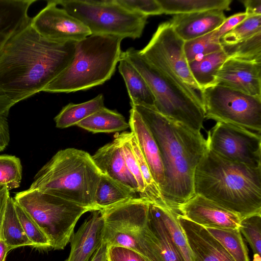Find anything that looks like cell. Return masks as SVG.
Listing matches in <instances>:
<instances>
[{"label": "cell", "mask_w": 261, "mask_h": 261, "mask_svg": "<svg viewBox=\"0 0 261 261\" xmlns=\"http://www.w3.org/2000/svg\"><path fill=\"white\" fill-rule=\"evenodd\" d=\"M76 42L46 39L30 23L0 55V93L15 105L42 91L70 64Z\"/></svg>", "instance_id": "obj_1"}, {"label": "cell", "mask_w": 261, "mask_h": 261, "mask_svg": "<svg viewBox=\"0 0 261 261\" xmlns=\"http://www.w3.org/2000/svg\"><path fill=\"white\" fill-rule=\"evenodd\" d=\"M159 147L164 168L165 185L162 197L166 205L177 212L194 195L196 168L207 150L200 132L159 113L154 107L135 105Z\"/></svg>", "instance_id": "obj_2"}, {"label": "cell", "mask_w": 261, "mask_h": 261, "mask_svg": "<svg viewBox=\"0 0 261 261\" xmlns=\"http://www.w3.org/2000/svg\"><path fill=\"white\" fill-rule=\"evenodd\" d=\"M194 191L241 220L261 214V167L231 162L207 148L195 171Z\"/></svg>", "instance_id": "obj_3"}, {"label": "cell", "mask_w": 261, "mask_h": 261, "mask_svg": "<svg viewBox=\"0 0 261 261\" xmlns=\"http://www.w3.org/2000/svg\"><path fill=\"white\" fill-rule=\"evenodd\" d=\"M101 174L91 155L68 148L58 151L36 173L30 190L56 196L95 210L94 198Z\"/></svg>", "instance_id": "obj_4"}, {"label": "cell", "mask_w": 261, "mask_h": 261, "mask_svg": "<svg viewBox=\"0 0 261 261\" xmlns=\"http://www.w3.org/2000/svg\"><path fill=\"white\" fill-rule=\"evenodd\" d=\"M123 39L91 35L78 41L70 64L42 91L70 93L102 85L111 79L120 59Z\"/></svg>", "instance_id": "obj_5"}, {"label": "cell", "mask_w": 261, "mask_h": 261, "mask_svg": "<svg viewBox=\"0 0 261 261\" xmlns=\"http://www.w3.org/2000/svg\"><path fill=\"white\" fill-rule=\"evenodd\" d=\"M139 72L154 98V108L161 114L192 130L200 132L205 119L204 109L189 96L175 83L159 70L140 54L129 48L122 51Z\"/></svg>", "instance_id": "obj_6"}, {"label": "cell", "mask_w": 261, "mask_h": 261, "mask_svg": "<svg viewBox=\"0 0 261 261\" xmlns=\"http://www.w3.org/2000/svg\"><path fill=\"white\" fill-rule=\"evenodd\" d=\"M14 201L37 224L49 241L51 248L64 249L70 242L75 225L87 208L36 190L16 193Z\"/></svg>", "instance_id": "obj_7"}, {"label": "cell", "mask_w": 261, "mask_h": 261, "mask_svg": "<svg viewBox=\"0 0 261 261\" xmlns=\"http://www.w3.org/2000/svg\"><path fill=\"white\" fill-rule=\"evenodd\" d=\"M54 1L86 25L91 35L139 38L148 17L127 9L116 0Z\"/></svg>", "instance_id": "obj_8"}, {"label": "cell", "mask_w": 261, "mask_h": 261, "mask_svg": "<svg viewBox=\"0 0 261 261\" xmlns=\"http://www.w3.org/2000/svg\"><path fill=\"white\" fill-rule=\"evenodd\" d=\"M150 202L138 198L101 211L104 220L103 242L134 250L148 261H158L148 225Z\"/></svg>", "instance_id": "obj_9"}, {"label": "cell", "mask_w": 261, "mask_h": 261, "mask_svg": "<svg viewBox=\"0 0 261 261\" xmlns=\"http://www.w3.org/2000/svg\"><path fill=\"white\" fill-rule=\"evenodd\" d=\"M182 40L169 22L160 24L141 55L175 83L204 110L201 89L191 73Z\"/></svg>", "instance_id": "obj_10"}, {"label": "cell", "mask_w": 261, "mask_h": 261, "mask_svg": "<svg viewBox=\"0 0 261 261\" xmlns=\"http://www.w3.org/2000/svg\"><path fill=\"white\" fill-rule=\"evenodd\" d=\"M205 119L260 134L261 97L215 85L202 90Z\"/></svg>", "instance_id": "obj_11"}, {"label": "cell", "mask_w": 261, "mask_h": 261, "mask_svg": "<svg viewBox=\"0 0 261 261\" xmlns=\"http://www.w3.org/2000/svg\"><path fill=\"white\" fill-rule=\"evenodd\" d=\"M207 148L225 160L252 167H261L260 134L217 122L207 132Z\"/></svg>", "instance_id": "obj_12"}, {"label": "cell", "mask_w": 261, "mask_h": 261, "mask_svg": "<svg viewBox=\"0 0 261 261\" xmlns=\"http://www.w3.org/2000/svg\"><path fill=\"white\" fill-rule=\"evenodd\" d=\"M31 24L42 37L56 42H78L91 35L81 21L60 8L54 0L32 18Z\"/></svg>", "instance_id": "obj_13"}, {"label": "cell", "mask_w": 261, "mask_h": 261, "mask_svg": "<svg viewBox=\"0 0 261 261\" xmlns=\"http://www.w3.org/2000/svg\"><path fill=\"white\" fill-rule=\"evenodd\" d=\"M177 212L187 219L206 228H239L241 221L238 215L197 194L180 205Z\"/></svg>", "instance_id": "obj_14"}, {"label": "cell", "mask_w": 261, "mask_h": 261, "mask_svg": "<svg viewBox=\"0 0 261 261\" xmlns=\"http://www.w3.org/2000/svg\"><path fill=\"white\" fill-rule=\"evenodd\" d=\"M215 85L261 97V63L228 58L216 73Z\"/></svg>", "instance_id": "obj_15"}, {"label": "cell", "mask_w": 261, "mask_h": 261, "mask_svg": "<svg viewBox=\"0 0 261 261\" xmlns=\"http://www.w3.org/2000/svg\"><path fill=\"white\" fill-rule=\"evenodd\" d=\"M176 217L185 234L194 261H234L205 227L187 219L178 212Z\"/></svg>", "instance_id": "obj_16"}, {"label": "cell", "mask_w": 261, "mask_h": 261, "mask_svg": "<svg viewBox=\"0 0 261 261\" xmlns=\"http://www.w3.org/2000/svg\"><path fill=\"white\" fill-rule=\"evenodd\" d=\"M104 220L100 211H94L71 237L70 251L65 261H90L103 243Z\"/></svg>", "instance_id": "obj_17"}, {"label": "cell", "mask_w": 261, "mask_h": 261, "mask_svg": "<svg viewBox=\"0 0 261 261\" xmlns=\"http://www.w3.org/2000/svg\"><path fill=\"white\" fill-rule=\"evenodd\" d=\"M91 158L101 174L121 184L139 195L138 185L126 166L117 138L115 137L113 141L99 148Z\"/></svg>", "instance_id": "obj_18"}, {"label": "cell", "mask_w": 261, "mask_h": 261, "mask_svg": "<svg viewBox=\"0 0 261 261\" xmlns=\"http://www.w3.org/2000/svg\"><path fill=\"white\" fill-rule=\"evenodd\" d=\"M128 123L162 196L165 185V172L157 143L141 116L132 108Z\"/></svg>", "instance_id": "obj_19"}, {"label": "cell", "mask_w": 261, "mask_h": 261, "mask_svg": "<svg viewBox=\"0 0 261 261\" xmlns=\"http://www.w3.org/2000/svg\"><path fill=\"white\" fill-rule=\"evenodd\" d=\"M224 11L211 10L173 15L169 21L175 33L184 41L208 34L225 20Z\"/></svg>", "instance_id": "obj_20"}, {"label": "cell", "mask_w": 261, "mask_h": 261, "mask_svg": "<svg viewBox=\"0 0 261 261\" xmlns=\"http://www.w3.org/2000/svg\"><path fill=\"white\" fill-rule=\"evenodd\" d=\"M36 0H0V55L7 42L29 24L31 5Z\"/></svg>", "instance_id": "obj_21"}, {"label": "cell", "mask_w": 261, "mask_h": 261, "mask_svg": "<svg viewBox=\"0 0 261 261\" xmlns=\"http://www.w3.org/2000/svg\"><path fill=\"white\" fill-rule=\"evenodd\" d=\"M148 225L154 248L161 261H184L162 219L158 204L149 203Z\"/></svg>", "instance_id": "obj_22"}, {"label": "cell", "mask_w": 261, "mask_h": 261, "mask_svg": "<svg viewBox=\"0 0 261 261\" xmlns=\"http://www.w3.org/2000/svg\"><path fill=\"white\" fill-rule=\"evenodd\" d=\"M119 63L118 70L125 82L130 106L143 105L154 107L153 95L142 75L122 55Z\"/></svg>", "instance_id": "obj_23"}, {"label": "cell", "mask_w": 261, "mask_h": 261, "mask_svg": "<svg viewBox=\"0 0 261 261\" xmlns=\"http://www.w3.org/2000/svg\"><path fill=\"white\" fill-rule=\"evenodd\" d=\"M138 195L127 187L101 174L94 198L95 210L103 211L140 198Z\"/></svg>", "instance_id": "obj_24"}, {"label": "cell", "mask_w": 261, "mask_h": 261, "mask_svg": "<svg viewBox=\"0 0 261 261\" xmlns=\"http://www.w3.org/2000/svg\"><path fill=\"white\" fill-rule=\"evenodd\" d=\"M227 59V55L222 49L189 62L192 76L201 91L215 85L216 73Z\"/></svg>", "instance_id": "obj_25"}, {"label": "cell", "mask_w": 261, "mask_h": 261, "mask_svg": "<svg viewBox=\"0 0 261 261\" xmlns=\"http://www.w3.org/2000/svg\"><path fill=\"white\" fill-rule=\"evenodd\" d=\"M76 125L93 133L117 132L129 127V123L121 114L105 107Z\"/></svg>", "instance_id": "obj_26"}, {"label": "cell", "mask_w": 261, "mask_h": 261, "mask_svg": "<svg viewBox=\"0 0 261 261\" xmlns=\"http://www.w3.org/2000/svg\"><path fill=\"white\" fill-rule=\"evenodd\" d=\"M0 238L3 239L10 250L29 246L34 248V244L26 236L18 219L13 198L10 197L3 218Z\"/></svg>", "instance_id": "obj_27"}, {"label": "cell", "mask_w": 261, "mask_h": 261, "mask_svg": "<svg viewBox=\"0 0 261 261\" xmlns=\"http://www.w3.org/2000/svg\"><path fill=\"white\" fill-rule=\"evenodd\" d=\"M104 107V97L101 94L84 102L78 104L70 103L63 107L55 117L56 126L59 128H65L76 125L82 120Z\"/></svg>", "instance_id": "obj_28"}, {"label": "cell", "mask_w": 261, "mask_h": 261, "mask_svg": "<svg viewBox=\"0 0 261 261\" xmlns=\"http://www.w3.org/2000/svg\"><path fill=\"white\" fill-rule=\"evenodd\" d=\"M163 14H178L211 10L228 11L231 0H158Z\"/></svg>", "instance_id": "obj_29"}, {"label": "cell", "mask_w": 261, "mask_h": 261, "mask_svg": "<svg viewBox=\"0 0 261 261\" xmlns=\"http://www.w3.org/2000/svg\"><path fill=\"white\" fill-rule=\"evenodd\" d=\"M206 228L222 245L234 261H250L239 228Z\"/></svg>", "instance_id": "obj_30"}, {"label": "cell", "mask_w": 261, "mask_h": 261, "mask_svg": "<svg viewBox=\"0 0 261 261\" xmlns=\"http://www.w3.org/2000/svg\"><path fill=\"white\" fill-rule=\"evenodd\" d=\"M158 207L162 219L184 261H194L185 234L177 220V212L165 206L158 205Z\"/></svg>", "instance_id": "obj_31"}, {"label": "cell", "mask_w": 261, "mask_h": 261, "mask_svg": "<svg viewBox=\"0 0 261 261\" xmlns=\"http://www.w3.org/2000/svg\"><path fill=\"white\" fill-rule=\"evenodd\" d=\"M222 44L228 58L261 63V32L234 44Z\"/></svg>", "instance_id": "obj_32"}, {"label": "cell", "mask_w": 261, "mask_h": 261, "mask_svg": "<svg viewBox=\"0 0 261 261\" xmlns=\"http://www.w3.org/2000/svg\"><path fill=\"white\" fill-rule=\"evenodd\" d=\"M214 31L184 42V50L188 63L223 49L220 41L214 39Z\"/></svg>", "instance_id": "obj_33"}, {"label": "cell", "mask_w": 261, "mask_h": 261, "mask_svg": "<svg viewBox=\"0 0 261 261\" xmlns=\"http://www.w3.org/2000/svg\"><path fill=\"white\" fill-rule=\"evenodd\" d=\"M22 168L20 159L11 155H0V186L8 190L20 186Z\"/></svg>", "instance_id": "obj_34"}, {"label": "cell", "mask_w": 261, "mask_h": 261, "mask_svg": "<svg viewBox=\"0 0 261 261\" xmlns=\"http://www.w3.org/2000/svg\"><path fill=\"white\" fill-rule=\"evenodd\" d=\"M260 32L261 15L249 16L225 34L220 41L224 44H234Z\"/></svg>", "instance_id": "obj_35"}, {"label": "cell", "mask_w": 261, "mask_h": 261, "mask_svg": "<svg viewBox=\"0 0 261 261\" xmlns=\"http://www.w3.org/2000/svg\"><path fill=\"white\" fill-rule=\"evenodd\" d=\"M130 137V132H127L115 136L119 142L126 166L137 182L139 188V197L145 200V185L131 145Z\"/></svg>", "instance_id": "obj_36"}, {"label": "cell", "mask_w": 261, "mask_h": 261, "mask_svg": "<svg viewBox=\"0 0 261 261\" xmlns=\"http://www.w3.org/2000/svg\"><path fill=\"white\" fill-rule=\"evenodd\" d=\"M14 204L22 228L28 239L34 244V248L42 250L51 249L49 240L40 227L15 201Z\"/></svg>", "instance_id": "obj_37"}, {"label": "cell", "mask_w": 261, "mask_h": 261, "mask_svg": "<svg viewBox=\"0 0 261 261\" xmlns=\"http://www.w3.org/2000/svg\"><path fill=\"white\" fill-rule=\"evenodd\" d=\"M249 243L254 254H261V214H255L242 219L239 227Z\"/></svg>", "instance_id": "obj_38"}, {"label": "cell", "mask_w": 261, "mask_h": 261, "mask_svg": "<svg viewBox=\"0 0 261 261\" xmlns=\"http://www.w3.org/2000/svg\"><path fill=\"white\" fill-rule=\"evenodd\" d=\"M127 9L149 16L163 14L158 0H116Z\"/></svg>", "instance_id": "obj_39"}, {"label": "cell", "mask_w": 261, "mask_h": 261, "mask_svg": "<svg viewBox=\"0 0 261 261\" xmlns=\"http://www.w3.org/2000/svg\"><path fill=\"white\" fill-rule=\"evenodd\" d=\"M14 105L6 95L0 93V151L8 145L10 137L8 117Z\"/></svg>", "instance_id": "obj_40"}, {"label": "cell", "mask_w": 261, "mask_h": 261, "mask_svg": "<svg viewBox=\"0 0 261 261\" xmlns=\"http://www.w3.org/2000/svg\"><path fill=\"white\" fill-rule=\"evenodd\" d=\"M107 261H148L137 251L121 246L108 247Z\"/></svg>", "instance_id": "obj_41"}, {"label": "cell", "mask_w": 261, "mask_h": 261, "mask_svg": "<svg viewBox=\"0 0 261 261\" xmlns=\"http://www.w3.org/2000/svg\"><path fill=\"white\" fill-rule=\"evenodd\" d=\"M248 16L247 13L244 12L238 13L228 18H226L221 25L214 31V39L220 41V39L225 34L231 31Z\"/></svg>", "instance_id": "obj_42"}, {"label": "cell", "mask_w": 261, "mask_h": 261, "mask_svg": "<svg viewBox=\"0 0 261 261\" xmlns=\"http://www.w3.org/2000/svg\"><path fill=\"white\" fill-rule=\"evenodd\" d=\"M242 2L248 16L261 15V0H244Z\"/></svg>", "instance_id": "obj_43"}, {"label": "cell", "mask_w": 261, "mask_h": 261, "mask_svg": "<svg viewBox=\"0 0 261 261\" xmlns=\"http://www.w3.org/2000/svg\"><path fill=\"white\" fill-rule=\"evenodd\" d=\"M10 197L9 190L5 186H0V233L7 203Z\"/></svg>", "instance_id": "obj_44"}, {"label": "cell", "mask_w": 261, "mask_h": 261, "mask_svg": "<svg viewBox=\"0 0 261 261\" xmlns=\"http://www.w3.org/2000/svg\"><path fill=\"white\" fill-rule=\"evenodd\" d=\"M108 246L103 242L95 252L90 261H107Z\"/></svg>", "instance_id": "obj_45"}, {"label": "cell", "mask_w": 261, "mask_h": 261, "mask_svg": "<svg viewBox=\"0 0 261 261\" xmlns=\"http://www.w3.org/2000/svg\"><path fill=\"white\" fill-rule=\"evenodd\" d=\"M10 249L4 242L0 238V261H5V259Z\"/></svg>", "instance_id": "obj_46"}, {"label": "cell", "mask_w": 261, "mask_h": 261, "mask_svg": "<svg viewBox=\"0 0 261 261\" xmlns=\"http://www.w3.org/2000/svg\"><path fill=\"white\" fill-rule=\"evenodd\" d=\"M253 261H261L260 255L254 254Z\"/></svg>", "instance_id": "obj_47"}, {"label": "cell", "mask_w": 261, "mask_h": 261, "mask_svg": "<svg viewBox=\"0 0 261 261\" xmlns=\"http://www.w3.org/2000/svg\"></svg>", "instance_id": "obj_48"}]
</instances>
